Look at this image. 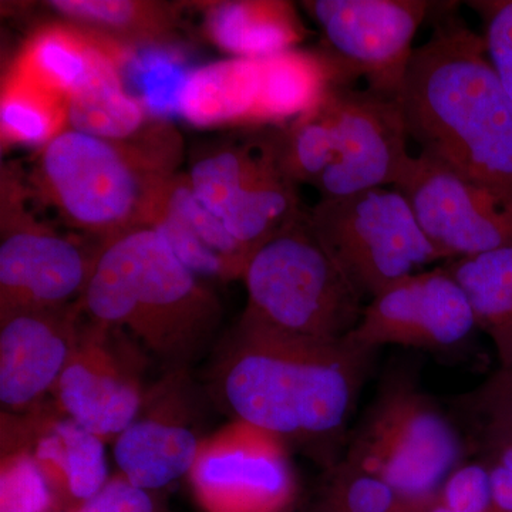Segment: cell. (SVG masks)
<instances>
[{
  "label": "cell",
  "instance_id": "cell-26",
  "mask_svg": "<svg viewBox=\"0 0 512 512\" xmlns=\"http://www.w3.org/2000/svg\"><path fill=\"white\" fill-rule=\"evenodd\" d=\"M77 28L110 45L154 43L167 39L174 28L170 6L136 0H53L47 3Z\"/></svg>",
  "mask_w": 512,
  "mask_h": 512
},
{
  "label": "cell",
  "instance_id": "cell-34",
  "mask_svg": "<svg viewBox=\"0 0 512 512\" xmlns=\"http://www.w3.org/2000/svg\"><path fill=\"white\" fill-rule=\"evenodd\" d=\"M478 413L484 421L512 431V369H498L476 394Z\"/></svg>",
  "mask_w": 512,
  "mask_h": 512
},
{
  "label": "cell",
  "instance_id": "cell-4",
  "mask_svg": "<svg viewBox=\"0 0 512 512\" xmlns=\"http://www.w3.org/2000/svg\"><path fill=\"white\" fill-rule=\"evenodd\" d=\"M177 144L174 134L120 144L69 128L43 150L40 187L74 227L110 241L147 227Z\"/></svg>",
  "mask_w": 512,
  "mask_h": 512
},
{
  "label": "cell",
  "instance_id": "cell-21",
  "mask_svg": "<svg viewBox=\"0 0 512 512\" xmlns=\"http://www.w3.org/2000/svg\"><path fill=\"white\" fill-rule=\"evenodd\" d=\"M205 29L212 43L244 59L295 49L308 33L295 6L284 0L212 3L205 13Z\"/></svg>",
  "mask_w": 512,
  "mask_h": 512
},
{
  "label": "cell",
  "instance_id": "cell-13",
  "mask_svg": "<svg viewBox=\"0 0 512 512\" xmlns=\"http://www.w3.org/2000/svg\"><path fill=\"white\" fill-rule=\"evenodd\" d=\"M477 330L463 289L441 264L370 299L348 339L373 352L397 345L448 353L467 345Z\"/></svg>",
  "mask_w": 512,
  "mask_h": 512
},
{
  "label": "cell",
  "instance_id": "cell-35",
  "mask_svg": "<svg viewBox=\"0 0 512 512\" xmlns=\"http://www.w3.org/2000/svg\"><path fill=\"white\" fill-rule=\"evenodd\" d=\"M430 512H458L456 510H451L450 507H447V505H444L443 503L437 505V507H434L433 510Z\"/></svg>",
  "mask_w": 512,
  "mask_h": 512
},
{
  "label": "cell",
  "instance_id": "cell-32",
  "mask_svg": "<svg viewBox=\"0 0 512 512\" xmlns=\"http://www.w3.org/2000/svg\"><path fill=\"white\" fill-rule=\"evenodd\" d=\"M443 504L458 512H488L493 508L490 478L483 461H464L441 487Z\"/></svg>",
  "mask_w": 512,
  "mask_h": 512
},
{
  "label": "cell",
  "instance_id": "cell-14",
  "mask_svg": "<svg viewBox=\"0 0 512 512\" xmlns=\"http://www.w3.org/2000/svg\"><path fill=\"white\" fill-rule=\"evenodd\" d=\"M394 188L444 262L512 245V208L430 158L412 156Z\"/></svg>",
  "mask_w": 512,
  "mask_h": 512
},
{
  "label": "cell",
  "instance_id": "cell-7",
  "mask_svg": "<svg viewBox=\"0 0 512 512\" xmlns=\"http://www.w3.org/2000/svg\"><path fill=\"white\" fill-rule=\"evenodd\" d=\"M453 421L426 394L407 383L380 393L349 441L343 460L383 478L407 503L441 490L466 457Z\"/></svg>",
  "mask_w": 512,
  "mask_h": 512
},
{
  "label": "cell",
  "instance_id": "cell-16",
  "mask_svg": "<svg viewBox=\"0 0 512 512\" xmlns=\"http://www.w3.org/2000/svg\"><path fill=\"white\" fill-rule=\"evenodd\" d=\"M97 255L42 228L10 232L0 244V319L79 302Z\"/></svg>",
  "mask_w": 512,
  "mask_h": 512
},
{
  "label": "cell",
  "instance_id": "cell-17",
  "mask_svg": "<svg viewBox=\"0 0 512 512\" xmlns=\"http://www.w3.org/2000/svg\"><path fill=\"white\" fill-rule=\"evenodd\" d=\"M80 325L77 302L0 319V403L6 412H32L55 394Z\"/></svg>",
  "mask_w": 512,
  "mask_h": 512
},
{
  "label": "cell",
  "instance_id": "cell-15",
  "mask_svg": "<svg viewBox=\"0 0 512 512\" xmlns=\"http://www.w3.org/2000/svg\"><path fill=\"white\" fill-rule=\"evenodd\" d=\"M200 394L188 369L165 370L148 386L136 419L114 440L120 474L146 490L191 473L202 444Z\"/></svg>",
  "mask_w": 512,
  "mask_h": 512
},
{
  "label": "cell",
  "instance_id": "cell-30",
  "mask_svg": "<svg viewBox=\"0 0 512 512\" xmlns=\"http://www.w3.org/2000/svg\"><path fill=\"white\" fill-rule=\"evenodd\" d=\"M467 5L483 22L488 59L512 100V0H474Z\"/></svg>",
  "mask_w": 512,
  "mask_h": 512
},
{
  "label": "cell",
  "instance_id": "cell-19",
  "mask_svg": "<svg viewBox=\"0 0 512 512\" xmlns=\"http://www.w3.org/2000/svg\"><path fill=\"white\" fill-rule=\"evenodd\" d=\"M148 228L201 279L244 278L252 252L198 200L188 177H171L158 195Z\"/></svg>",
  "mask_w": 512,
  "mask_h": 512
},
{
  "label": "cell",
  "instance_id": "cell-9",
  "mask_svg": "<svg viewBox=\"0 0 512 512\" xmlns=\"http://www.w3.org/2000/svg\"><path fill=\"white\" fill-rule=\"evenodd\" d=\"M148 360L126 332L82 313L76 345L53 394L57 407L100 439L116 440L143 406Z\"/></svg>",
  "mask_w": 512,
  "mask_h": 512
},
{
  "label": "cell",
  "instance_id": "cell-18",
  "mask_svg": "<svg viewBox=\"0 0 512 512\" xmlns=\"http://www.w3.org/2000/svg\"><path fill=\"white\" fill-rule=\"evenodd\" d=\"M8 433L6 448H26L42 468L56 497L83 505L106 485L109 477L103 439L45 403L25 413Z\"/></svg>",
  "mask_w": 512,
  "mask_h": 512
},
{
  "label": "cell",
  "instance_id": "cell-24",
  "mask_svg": "<svg viewBox=\"0 0 512 512\" xmlns=\"http://www.w3.org/2000/svg\"><path fill=\"white\" fill-rule=\"evenodd\" d=\"M110 43L74 25L37 30L10 67V76L69 100Z\"/></svg>",
  "mask_w": 512,
  "mask_h": 512
},
{
  "label": "cell",
  "instance_id": "cell-27",
  "mask_svg": "<svg viewBox=\"0 0 512 512\" xmlns=\"http://www.w3.org/2000/svg\"><path fill=\"white\" fill-rule=\"evenodd\" d=\"M67 99L16 77H5L0 99L3 146H47L64 133Z\"/></svg>",
  "mask_w": 512,
  "mask_h": 512
},
{
  "label": "cell",
  "instance_id": "cell-29",
  "mask_svg": "<svg viewBox=\"0 0 512 512\" xmlns=\"http://www.w3.org/2000/svg\"><path fill=\"white\" fill-rule=\"evenodd\" d=\"M333 468L335 487L345 512H396L404 501L383 478L339 460Z\"/></svg>",
  "mask_w": 512,
  "mask_h": 512
},
{
  "label": "cell",
  "instance_id": "cell-25",
  "mask_svg": "<svg viewBox=\"0 0 512 512\" xmlns=\"http://www.w3.org/2000/svg\"><path fill=\"white\" fill-rule=\"evenodd\" d=\"M463 289L478 330L487 333L500 369H512V245L443 262Z\"/></svg>",
  "mask_w": 512,
  "mask_h": 512
},
{
  "label": "cell",
  "instance_id": "cell-10",
  "mask_svg": "<svg viewBox=\"0 0 512 512\" xmlns=\"http://www.w3.org/2000/svg\"><path fill=\"white\" fill-rule=\"evenodd\" d=\"M320 30L323 46L357 80L399 97L412 60L417 30L440 2L427 0H311L303 2Z\"/></svg>",
  "mask_w": 512,
  "mask_h": 512
},
{
  "label": "cell",
  "instance_id": "cell-23",
  "mask_svg": "<svg viewBox=\"0 0 512 512\" xmlns=\"http://www.w3.org/2000/svg\"><path fill=\"white\" fill-rule=\"evenodd\" d=\"M259 92L261 59L234 57L188 73L177 90V107L198 127L255 124Z\"/></svg>",
  "mask_w": 512,
  "mask_h": 512
},
{
  "label": "cell",
  "instance_id": "cell-28",
  "mask_svg": "<svg viewBox=\"0 0 512 512\" xmlns=\"http://www.w3.org/2000/svg\"><path fill=\"white\" fill-rule=\"evenodd\" d=\"M56 494L26 448H6L0 468V512H49Z\"/></svg>",
  "mask_w": 512,
  "mask_h": 512
},
{
  "label": "cell",
  "instance_id": "cell-8",
  "mask_svg": "<svg viewBox=\"0 0 512 512\" xmlns=\"http://www.w3.org/2000/svg\"><path fill=\"white\" fill-rule=\"evenodd\" d=\"M188 180L202 205L252 254L305 214L298 184L282 170L269 130L202 154Z\"/></svg>",
  "mask_w": 512,
  "mask_h": 512
},
{
  "label": "cell",
  "instance_id": "cell-31",
  "mask_svg": "<svg viewBox=\"0 0 512 512\" xmlns=\"http://www.w3.org/2000/svg\"><path fill=\"white\" fill-rule=\"evenodd\" d=\"M481 458L490 478L493 508L512 512V431L484 421Z\"/></svg>",
  "mask_w": 512,
  "mask_h": 512
},
{
  "label": "cell",
  "instance_id": "cell-36",
  "mask_svg": "<svg viewBox=\"0 0 512 512\" xmlns=\"http://www.w3.org/2000/svg\"><path fill=\"white\" fill-rule=\"evenodd\" d=\"M343 512H345V511H343Z\"/></svg>",
  "mask_w": 512,
  "mask_h": 512
},
{
  "label": "cell",
  "instance_id": "cell-33",
  "mask_svg": "<svg viewBox=\"0 0 512 512\" xmlns=\"http://www.w3.org/2000/svg\"><path fill=\"white\" fill-rule=\"evenodd\" d=\"M153 493L119 473L77 512H160Z\"/></svg>",
  "mask_w": 512,
  "mask_h": 512
},
{
  "label": "cell",
  "instance_id": "cell-2",
  "mask_svg": "<svg viewBox=\"0 0 512 512\" xmlns=\"http://www.w3.org/2000/svg\"><path fill=\"white\" fill-rule=\"evenodd\" d=\"M440 2L400 92L407 133L430 158L512 208V100L483 36Z\"/></svg>",
  "mask_w": 512,
  "mask_h": 512
},
{
  "label": "cell",
  "instance_id": "cell-20",
  "mask_svg": "<svg viewBox=\"0 0 512 512\" xmlns=\"http://www.w3.org/2000/svg\"><path fill=\"white\" fill-rule=\"evenodd\" d=\"M340 86H357V79L325 47L264 57L255 126L291 123L316 109Z\"/></svg>",
  "mask_w": 512,
  "mask_h": 512
},
{
  "label": "cell",
  "instance_id": "cell-12",
  "mask_svg": "<svg viewBox=\"0 0 512 512\" xmlns=\"http://www.w3.org/2000/svg\"><path fill=\"white\" fill-rule=\"evenodd\" d=\"M188 477L205 512H281L295 493L288 446L241 420L202 441Z\"/></svg>",
  "mask_w": 512,
  "mask_h": 512
},
{
  "label": "cell",
  "instance_id": "cell-5",
  "mask_svg": "<svg viewBox=\"0 0 512 512\" xmlns=\"http://www.w3.org/2000/svg\"><path fill=\"white\" fill-rule=\"evenodd\" d=\"M249 322L292 338L339 342L365 298L313 234L308 211L256 249L244 274Z\"/></svg>",
  "mask_w": 512,
  "mask_h": 512
},
{
  "label": "cell",
  "instance_id": "cell-3",
  "mask_svg": "<svg viewBox=\"0 0 512 512\" xmlns=\"http://www.w3.org/2000/svg\"><path fill=\"white\" fill-rule=\"evenodd\" d=\"M77 306L126 332L165 370L200 359L222 320L217 296L148 227L107 241Z\"/></svg>",
  "mask_w": 512,
  "mask_h": 512
},
{
  "label": "cell",
  "instance_id": "cell-6",
  "mask_svg": "<svg viewBox=\"0 0 512 512\" xmlns=\"http://www.w3.org/2000/svg\"><path fill=\"white\" fill-rule=\"evenodd\" d=\"M308 221L322 247L369 301L407 276L444 262L397 188L320 198L308 211Z\"/></svg>",
  "mask_w": 512,
  "mask_h": 512
},
{
  "label": "cell",
  "instance_id": "cell-11",
  "mask_svg": "<svg viewBox=\"0 0 512 512\" xmlns=\"http://www.w3.org/2000/svg\"><path fill=\"white\" fill-rule=\"evenodd\" d=\"M332 121V165L315 185L320 198L396 187L410 156L399 97L340 86L326 97Z\"/></svg>",
  "mask_w": 512,
  "mask_h": 512
},
{
  "label": "cell",
  "instance_id": "cell-1",
  "mask_svg": "<svg viewBox=\"0 0 512 512\" xmlns=\"http://www.w3.org/2000/svg\"><path fill=\"white\" fill-rule=\"evenodd\" d=\"M373 350L348 338L313 342L241 318L211 370V394L235 420L333 467Z\"/></svg>",
  "mask_w": 512,
  "mask_h": 512
},
{
  "label": "cell",
  "instance_id": "cell-22",
  "mask_svg": "<svg viewBox=\"0 0 512 512\" xmlns=\"http://www.w3.org/2000/svg\"><path fill=\"white\" fill-rule=\"evenodd\" d=\"M119 47L107 46L97 57L89 77L67 100L70 130L111 143H136L143 133L147 107L124 89L119 72Z\"/></svg>",
  "mask_w": 512,
  "mask_h": 512
}]
</instances>
